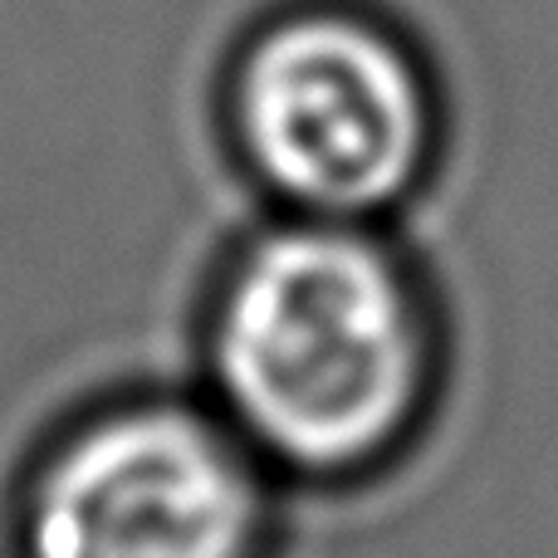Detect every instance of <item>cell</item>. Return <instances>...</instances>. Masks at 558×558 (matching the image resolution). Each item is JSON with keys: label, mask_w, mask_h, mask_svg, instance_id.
Returning <instances> with one entry per match:
<instances>
[{"label": "cell", "mask_w": 558, "mask_h": 558, "mask_svg": "<svg viewBox=\"0 0 558 558\" xmlns=\"http://www.w3.org/2000/svg\"><path fill=\"white\" fill-rule=\"evenodd\" d=\"M265 485L231 422L177 402L108 412L39 471L25 558H255Z\"/></svg>", "instance_id": "obj_3"}, {"label": "cell", "mask_w": 558, "mask_h": 558, "mask_svg": "<svg viewBox=\"0 0 558 558\" xmlns=\"http://www.w3.org/2000/svg\"><path fill=\"white\" fill-rule=\"evenodd\" d=\"M211 377L255 456L348 475L412 426L432 333L387 245L357 221L304 216L260 235L221 284Z\"/></svg>", "instance_id": "obj_1"}, {"label": "cell", "mask_w": 558, "mask_h": 558, "mask_svg": "<svg viewBox=\"0 0 558 558\" xmlns=\"http://www.w3.org/2000/svg\"><path fill=\"white\" fill-rule=\"evenodd\" d=\"M231 113L265 186L318 221L397 206L436 133L412 49L353 10H299L260 29L235 64Z\"/></svg>", "instance_id": "obj_2"}]
</instances>
